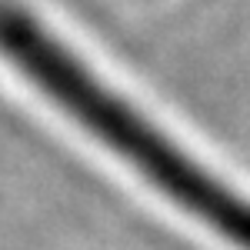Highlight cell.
<instances>
[{
	"mask_svg": "<svg viewBox=\"0 0 250 250\" xmlns=\"http://www.w3.org/2000/svg\"><path fill=\"white\" fill-rule=\"evenodd\" d=\"M0 50L74 120L100 137V144L134 164V170L147 177L157 190H164V197L200 217L237 247L250 250L247 200H240L217 177L200 170L170 137H164L147 117H140V110L127 107L114 90H107V83H100L34 17L0 7Z\"/></svg>",
	"mask_w": 250,
	"mask_h": 250,
	"instance_id": "obj_1",
	"label": "cell"
}]
</instances>
